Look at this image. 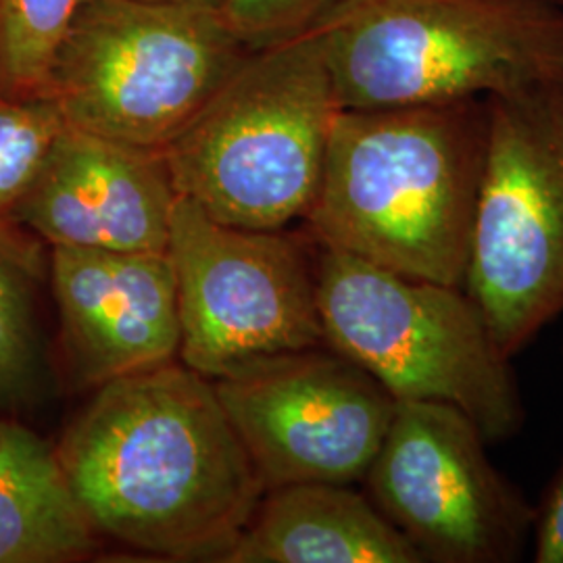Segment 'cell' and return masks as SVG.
<instances>
[{"mask_svg": "<svg viewBox=\"0 0 563 563\" xmlns=\"http://www.w3.org/2000/svg\"><path fill=\"white\" fill-rule=\"evenodd\" d=\"M88 395L55 446L101 539L220 562L265 488L213 380L176 360Z\"/></svg>", "mask_w": 563, "mask_h": 563, "instance_id": "obj_1", "label": "cell"}, {"mask_svg": "<svg viewBox=\"0 0 563 563\" xmlns=\"http://www.w3.org/2000/svg\"><path fill=\"white\" fill-rule=\"evenodd\" d=\"M486 142V99L342 109L305 232L402 276L463 288Z\"/></svg>", "mask_w": 563, "mask_h": 563, "instance_id": "obj_2", "label": "cell"}, {"mask_svg": "<svg viewBox=\"0 0 563 563\" xmlns=\"http://www.w3.org/2000/svg\"><path fill=\"white\" fill-rule=\"evenodd\" d=\"M341 111L311 27L251 51L163 155L178 195L218 222L284 230L318 197Z\"/></svg>", "mask_w": 563, "mask_h": 563, "instance_id": "obj_3", "label": "cell"}, {"mask_svg": "<svg viewBox=\"0 0 563 563\" xmlns=\"http://www.w3.org/2000/svg\"><path fill=\"white\" fill-rule=\"evenodd\" d=\"M316 27L341 109L486 99L563 74L560 0H339Z\"/></svg>", "mask_w": 563, "mask_h": 563, "instance_id": "obj_4", "label": "cell"}, {"mask_svg": "<svg viewBox=\"0 0 563 563\" xmlns=\"http://www.w3.org/2000/svg\"><path fill=\"white\" fill-rule=\"evenodd\" d=\"M316 284L323 342L372 374L395 401L453 405L486 443L522 432L514 360L465 288L409 278L320 242Z\"/></svg>", "mask_w": 563, "mask_h": 563, "instance_id": "obj_5", "label": "cell"}, {"mask_svg": "<svg viewBox=\"0 0 563 563\" xmlns=\"http://www.w3.org/2000/svg\"><path fill=\"white\" fill-rule=\"evenodd\" d=\"M207 4L84 0L48 97L74 128L163 151L251 53Z\"/></svg>", "mask_w": 563, "mask_h": 563, "instance_id": "obj_6", "label": "cell"}, {"mask_svg": "<svg viewBox=\"0 0 563 563\" xmlns=\"http://www.w3.org/2000/svg\"><path fill=\"white\" fill-rule=\"evenodd\" d=\"M488 142L465 290L514 360L563 316V74L486 97Z\"/></svg>", "mask_w": 563, "mask_h": 563, "instance_id": "obj_7", "label": "cell"}, {"mask_svg": "<svg viewBox=\"0 0 563 563\" xmlns=\"http://www.w3.org/2000/svg\"><path fill=\"white\" fill-rule=\"evenodd\" d=\"M218 222L176 202L167 257L180 309V362L209 380L323 344L316 242Z\"/></svg>", "mask_w": 563, "mask_h": 563, "instance_id": "obj_8", "label": "cell"}, {"mask_svg": "<svg viewBox=\"0 0 563 563\" xmlns=\"http://www.w3.org/2000/svg\"><path fill=\"white\" fill-rule=\"evenodd\" d=\"M481 428L441 401H397L363 486L423 563H518L534 507L486 455Z\"/></svg>", "mask_w": 563, "mask_h": 563, "instance_id": "obj_9", "label": "cell"}, {"mask_svg": "<svg viewBox=\"0 0 563 563\" xmlns=\"http://www.w3.org/2000/svg\"><path fill=\"white\" fill-rule=\"evenodd\" d=\"M265 490L363 483L395 397L325 342L213 380Z\"/></svg>", "mask_w": 563, "mask_h": 563, "instance_id": "obj_10", "label": "cell"}, {"mask_svg": "<svg viewBox=\"0 0 563 563\" xmlns=\"http://www.w3.org/2000/svg\"><path fill=\"white\" fill-rule=\"evenodd\" d=\"M60 393H92L180 360V309L167 253L51 244Z\"/></svg>", "mask_w": 563, "mask_h": 563, "instance_id": "obj_11", "label": "cell"}, {"mask_svg": "<svg viewBox=\"0 0 563 563\" xmlns=\"http://www.w3.org/2000/svg\"><path fill=\"white\" fill-rule=\"evenodd\" d=\"M178 199L163 151L67 125L11 218L48 244L167 253Z\"/></svg>", "mask_w": 563, "mask_h": 563, "instance_id": "obj_12", "label": "cell"}, {"mask_svg": "<svg viewBox=\"0 0 563 563\" xmlns=\"http://www.w3.org/2000/svg\"><path fill=\"white\" fill-rule=\"evenodd\" d=\"M220 562L423 563L353 484H286L263 493Z\"/></svg>", "mask_w": 563, "mask_h": 563, "instance_id": "obj_13", "label": "cell"}, {"mask_svg": "<svg viewBox=\"0 0 563 563\" xmlns=\"http://www.w3.org/2000/svg\"><path fill=\"white\" fill-rule=\"evenodd\" d=\"M102 551L57 455L30 422L0 420V563H78Z\"/></svg>", "mask_w": 563, "mask_h": 563, "instance_id": "obj_14", "label": "cell"}, {"mask_svg": "<svg viewBox=\"0 0 563 563\" xmlns=\"http://www.w3.org/2000/svg\"><path fill=\"white\" fill-rule=\"evenodd\" d=\"M57 395L51 244L0 218V420L32 423Z\"/></svg>", "mask_w": 563, "mask_h": 563, "instance_id": "obj_15", "label": "cell"}, {"mask_svg": "<svg viewBox=\"0 0 563 563\" xmlns=\"http://www.w3.org/2000/svg\"><path fill=\"white\" fill-rule=\"evenodd\" d=\"M84 0H0V101L48 97L53 63Z\"/></svg>", "mask_w": 563, "mask_h": 563, "instance_id": "obj_16", "label": "cell"}, {"mask_svg": "<svg viewBox=\"0 0 563 563\" xmlns=\"http://www.w3.org/2000/svg\"><path fill=\"white\" fill-rule=\"evenodd\" d=\"M67 125L53 97L0 101V218H11Z\"/></svg>", "mask_w": 563, "mask_h": 563, "instance_id": "obj_17", "label": "cell"}, {"mask_svg": "<svg viewBox=\"0 0 563 563\" xmlns=\"http://www.w3.org/2000/svg\"><path fill=\"white\" fill-rule=\"evenodd\" d=\"M339 0H223L228 25L257 51L316 27Z\"/></svg>", "mask_w": 563, "mask_h": 563, "instance_id": "obj_18", "label": "cell"}, {"mask_svg": "<svg viewBox=\"0 0 563 563\" xmlns=\"http://www.w3.org/2000/svg\"><path fill=\"white\" fill-rule=\"evenodd\" d=\"M532 562L563 563V462L534 507Z\"/></svg>", "mask_w": 563, "mask_h": 563, "instance_id": "obj_19", "label": "cell"}, {"mask_svg": "<svg viewBox=\"0 0 563 563\" xmlns=\"http://www.w3.org/2000/svg\"><path fill=\"white\" fill-rule=\"evenodd\" d=\"M159 2H184V4H207V7H216L222 9L223 0H159Z\"/></svg>", "mask_w": 563, "mask_h": 563, "instance_id": "obj_20", "label": "cell"}, {"mask_svg": "<svg viewBox=\"0 0 563 563\" xmlns=\"http://www.w3.org/2000/svg\"><path fill=\"white\" fill-rule=\"evenodd\" d=\"M562 355H563V351H562Z\"/></svg>", "mask_w": 563, "mask_h": 563, "instance_id": "obj_21", "label": "cell"}]
</instances>
